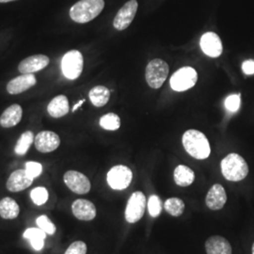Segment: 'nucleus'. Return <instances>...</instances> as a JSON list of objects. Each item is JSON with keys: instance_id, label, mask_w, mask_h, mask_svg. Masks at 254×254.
Instances as JSON below:
<instances>
[{"instance_id": "obj_1", "label": "nucleus", "mask_w": 254, "mask_h": 254, "mask_svg": "<svg viewBox=\"0 0 254 254\" xmlns=\"http://www.w3.org/2000/svg\"><path fill=\"white\" fill-rule=\"evenodd\" d=\"M182 142L187 153L192 157L199 160L208 158L211 153L210 144L207 137L200 131L188 130L183 136Z\"/></svg>"}, {"instance_id": "obj_2", "label": "nucleus", "mask_w": 254, "mask_h": 254, "mask_svg": "<svg viewBox=\"0 0 254 254\" xmlns=\"http://www.w3.org/2000/svg\"><path fill=\"white\" fill-rule=\"evenodd\" d=\"M105 8L104 0H80L70 9V17L79 24H85L96 18Z\"/></svg>"}, {"instance_id": "obj_3", "label": "nucleus", "mask_w": 254, "mask_h": 254, "mask_svg": "<svg viewBox=\"0 0 254 254\" xmlns=\"http://www.w3.org/2000/svg\"><path fill=\"white\" fill-rule=\"evenodd\" d=\"M220 168L222 175L228 181H242L249 173V166L245 159L235 153L228 154L222 159Z\"/></svg>"}, {"instance_id": "obj_4", "label": "nucleus", "mask_w": 254, "mask_h": 254, "mask_svg": "<svg viewBox=\"0 0 254 254\" xmlns=\"http://www.w3.org/2000/svg\"><path fill=\"white\" fill-rule=\"evenodd\" d=\"M169 65L160 59L151 61L145 70L146 81L152 89H159L169 74Z\"/></svg>"}, {"instance_id": "obj_5", "label": "nucleus", "mask_w": 254, "mask_h": 254, "mask_svg": "<svg viewBox=\"0 0 254 254\" xmlns=\"http://www.w3.org/2000/svg\"><path fill=\"white\" fill-rule=\"evenodd\" d=\"M84 60L77 50H71L64 55L62 61V70L64 76L70 80L78 78L83 71Z\"/></svg>"}, {"instance_id": "obj_6", "label": "nucleus", "mask_w": 254, "mask_h": 254, "mask_svg": "<svg viewBox=\"0 0 254 254\" xmlns=\"http://www.w3.org/2000/svg\"><path fill=\"white\" fill-rule=\"evenodd\" d=\"M198 81V73L192 67H183L173 73L171 87L173 91H185L193 88Z\"/></svg>"}, {"instance_id": "obj_7", "label": "nucleus", "mask_w": 254, "mask_h": 254, "mask_svg": "<svg viewBox=\"0 0 254 254\" xmlns=\"http://www.w3.org/2000/svg\"><path fill=\"white\" fill-rule=\"evenodd\" d=\"M133 179L132 171L124 165H118L109 170L107 181L114 190H124L127 189Z\"/></svg>"}, {"instance_id": "obj_8", "label": "nucleus", "mask_w": 254, "mask_h": 254, "mask_svg": "<svg viewBox=\"0 0 254 254\" xmlns=\"http://www.w3.org/2000/svg\"><path fill=\"white\" fill-rule=\"evenodd\" d=\"M146 201L145 195L141 191H136L131 195L125 213L128 223H136L142 218L145 212Z\"/></svg>"}, {"instance_id": "obj_9", "label": "nucleus", "mask_w": 254, "mask_h": 254, "mask_svg": "<svg viewBox=\"0 0 254 254\" xmlns=\"http://www.w3.org/2000/svg\"><path fill=\"white\" fill-rule=\"evenodd\" d=\"M64 180L67 188L75 194L84 195L91 191V184L90 179L85 174L79 172H66L64 173Z\"/></svg>"}, {"instance_id": "obj_10", "label": "nucleus", "mask_w": 254, "mask_h": 254, "mask_svg": "<svg viewBox=\"0 0 254 254\" xmlns=\"http://www.w3.org/2000/svg\"><path fill=\"white\" fill-rule=\"evenodd\" d=\"M137 7L138 3L136 0H129L127 2L119 9L118 13L113 21V27L120 31L127 29L136 16Z\"/></svg>"}, {"instance_id": "obj_11", "label": "nucleus", "mask_w": 254, "mask_h": 254, "mask_svg": "<svg viewBox=\"0 0 254 254\" xmlns=\"http://www.w3.org/2000/svg\"><path fill=\"white\" fill-rule=\"evenodd\" d=\"M34 144L40 153L54 152L61 145V138L52 131H42L34 138Z\"/></svg>"}, {"instance_id": "obj_12", "label": "nucleus", "mask_w": 254, "mask_h": 254, "mask_svg": "<svg viewBox=\"0 0 254 254\" xmlns=\"http://www.w3.org/2000/svg\"><path fill=\"white\" fill-rule=\"evenodd\" d=\"M200 46L202 52L211 58H218L223 51L221 40L215 32L204 33L200 38Z\"/></svg>"}, {"instance_id": "obj_13", "label": "nucleus", "mask_w": 254, "mask_h": 254, "mask_svg": "<svg viewBox=\"0 0 254 254\" xmlns=\"http://www.w3.org/2000/svg\"><path fill=\"white\" fill-rule=\"evenodd\" d=\"M72 212L74 218L82 221H91L96 217L97 211L93 202L85 199H77L72 203Z\"/></svg>"}, {"instance_id": "obj_14", "label": "nucleus", "mask_w": 254, "mask_h": 254, "mask_svg": "<svg viewBox=\"0 0 254 254\" xmlns=\"http://www.w3.org/2000/svg\"><path fill=\"white\" fill-rule=\"evenodd\" d=\"M226 201H227V194L221 185L216 184L210 188L205 198L206 206L210 210L217 211L223 208Z\"/></svg>"}, {"instance_id": "obj_15", "label": "nucleus", "mask_w": 254, "mask_h": 254, "mask_svg": "<svg viewBox=\"0 0 254 254\" xmlns=\"http://www.w3.org/2000/svg\"><path fill=\"white\" fill-rule=\"evenodd\" d=\"M33 180L34 179L27 174L26 170H17L9 175L6 187L10 192H20L29 188Z\"/></svg>"}, {"instance_id": "obj_16", "label": "nucleus", "mask_w": 254, "mask_h": 254, "mask_svg": "<svg viewBox=\"0 0 254 254\" xmlns=\"http://www.w3.org/2000/svg\"><path fill=\"white\" fill-rule=\"evenodd\" d=\"M36 83V77L33 73H22L8 83L7 91L12 95L20 94L35 86Z\"/></svg>"}, {"instance_id": "obj_17", "label": "nucleus", "mask_w": 254, "mask_h": 254, "mask_svg": "<svg viewBox=\"0 0 254 254\" xmlns=\"http://www.w3.org/2000/svg\"><path fill=\"white\" fill-rule=\"evenodd\" d=\"M49 64V58L46 55L30 56L22 61L18 66L21 73H34L45 69Z\"/></svg>"}, {"instance_id": "obj_18", "label": "nucleus", "mask_w": 254, "mask_h": 254, "mask_svg": "<svg viewBox=\"0 0 254 254\" xmlns=\"http://www.w3.org/2000/svg\"><path fill=\"white\" fill-rule=\"evenodd\" d=\"M207 254H232L233 249L226 238L220 236L209 237L205 242Z\"/></svg>"}, {"instance_id": "obj_19", "label": "nucleus", "mask_w": 254, "mask_h": 254, "mask_svg": "<svg viewBox=\"0 0 254 254\" xmlns=\"http://www.w3.org/2000/svg\"><path fill=\"white\" fill-rule=\"evenodd\" d=\"M23 109L21 106L17 104H13L9 106L8 109L2 113L0 117V126L4 128L15 127L22 120Z\"/></svg>"}, {"instance_id": "obj_20", "label": "nucleus", "mask_w": 254, "mask_h": 254, "mask_svg": "<svg viewBox=\"0 0 254 254\" xmlns=\"http://www.w3.org/2000/svg\"><path fill=\"white\" fill-rule=\"evenodd\" d=\"M49 115L53 118H62L69 112V101L65 95H59L52 99L47 107Z\"/></svg>"}, {"instance_id": "obj_21", "label": "nucleus", "mask_w": 254, "mask_h": 254, "mask_svg": "<svg viewBox=\"0 0 254 254\" xmlns=\"http://www.w3.org/2000/svg\"><path fill=\"white\" fill-rule=\"evenodd\" d=\"M173 179L177 186L186 188L190 187L195 180V173L190 167L179 165L173 172Z\"/></svg>"}, {"instance_id": "obj_22", "label": "nucleus", "mask_w": 254, "mask_h": 254, "mask_svg": "<svg viewBox=\"0 0 254 254\" xmlns=\"http://www.w3.org/2000/svg\"><path fill=\"white\" fill-rule=\"evenodd\" d=\"M20 214L18 203L9 198L6 197L0 200V217L3 219H14Z\"/></svg>"}, {"instance_id": "obj_23", "label": "nucleus", "mask_w": 254, "mask_h": 254, "mask_svg": "<svg viewBox=\"0 0 254 254\" xmlns=\"http://www.w3.org/2000/svg\"><path fill=\"white\" fill-rule=\"evenodd\" d=\"M89 97L93 106L102 108L108 104L110 98V91L105 86H96L89 92Z\"/></svg>"}, {"instance_id": "obj_24", "label": "nucleus", "mask_w": 254, "mask_h": 254, "mask_svg": "<svg viewBox=\"0 0 254 254\" xmlns=\"http://www.w3.org/2000/svg\"><path fill=\"white\" fill-rule=\"evenodd\" d=\"M24 237L30 241V244L35 251H41L45 246L46 233L40 228H28L24 233Z\"/></svg>"}, {"instance_id": "obj_25", "label": "nucleus", "mask_w": 254, "mask_h": 254, "mask_svg": "<svg viewBox=\"0 0 254 254\" xmlns=\"http://www.w3.org/2000/svg\"><path fill=\"white\" fill-rule=\"evenodd\" d=\"M164 207L168 214H170L171 216L175 217V218H178L184 214L186 206H185L184 200L179 198L173 197V198H170L165 201Z\"/></svg>"}, {"instance_id": "obj_26", "label": "nucleus", "mask_w": 254, "mask_h": 254, "mask_svg": "<svg viewBox=\"0 0 254 254\" xmlns=\"http://www.w3.org/2000/svg\"><path fill=\"white\" fill-rule=\"evenodd\" d=\"M34 135L31 131H26L19 137L18 141L14 148L15 154L18 155H25L27 154L28 149L34 142Z\"/></svg>"}, {"instance_id": "obj_27", "label": "nucleus", "mask_w": 254, "mask_h": 254, "mask_svg": "<svg viewBox=\"0 0 254 254\" xmlns=\"http://www.w3.org/2000/svg\"><path fill=\"white\" fill-rule=\"evenodd\" d=\"M100 127L105 130L109 131H115L118 130L121 127V119L115 113H108L100 119Z\"/></svg>"}, {"instance_id": "obj_28", "label": "nucleus", "mask_w": 254, "mask_h": 254, "mask_svg": "<svg viewBox=\"0 0 254 254\" xmlns=\"http://www.w3.org/2000/svg\"><path fill=\"white\" fill-rule=\"evenodd\" d=\"M48 197H49L48 191L46 188H43V187L35 188L30 192L31 200L36 205H39V206L45 204L48 200Z\"/></svg>"}, {"instance_id": "obj_29", "label": "nucleus", "mask_w": 254, "mask_h": 254, "mask_svg": "<svg viewBox=\"0 0 254 254\" xmlns=\"http://www.w3.org/2000/svg\"><path fill=\"white\" fill-rule=\"evenodd\" d=\"M147 205H148L149 214L152 217L156 218V217H158L161 214V212H162V202H161V200H160V198L158 196L152 195L149 198Z\"/></svg>"}, {"instance_id": "obj_30", "label": "nucleus", "mask_w": 254, "mask_h": 254, "mask_svg": "<svg viewBox=\"0 0 254 254\" xmlns=\"http://www.w3.org/2000/svg\"><path fill=\"white\" fill-rule=\"evenodd\" d=\"M36 223L39 228L42 229L44 232H46L47 235L53 236L57 231L56 225L46 215H43L37 218Z\"/></svg>"}, {"instance_id": "obj_31", "label": "nucleus", "mask_w": 254, "mask_h": 254, "mask_svg": "<svg viewBox=\"0 0 254 254\" xmlns=\"http://www.w3.org/2000/svg\"><path fill=\"white\" fill-rule=\"evenodd\" d=\"M240 105H241L240 94H231L225 100V108L228 111L232 113L236 112L240 108Z\"/></svg>"}, {"instance_id": "obj_32", "label": "nucleus", "mask_w": 254, "mask_h": 254, "mask_svg": "<svg viewBox=\"0 0 254 254\" xmlns=\"http://www.w3.org/2000/svg\"><path fill=\"white\" fill-rule=\"evenodd\" d=\"M88 248L85 242L83 241H74L68 247L64 254H87Z\"/></svg>"}, {"instance_id": "obj_33", "label": "nucleus", "mask_w": 254, "mask_h": 254, "mask_svg": "<svg viewBox=\"0 0 254 254\" xmlns=\"http://www.w3.org/2000/svg\"><path fill=\"white\" fill-rule=\"evenodd\" d=\"M26 172L31 178H36L38 176L41 175L43 172V166L42 164L34 162V161H29L26 164Z\"/></svg>"}, {"instance_id": "obj_34", "label": "nucleus", "mask_w": 254, "mask_h": 254, "mask_svg": "<svg viewBox=\"0 0 254 254\" xmlns=\"http://www.w3.org/2000/svg\"><path fill=\"white\" fill-rule=\"evenodd\" d=\"M242 70L245 74H254V60H248L242 64Z\"/></svg>"}, {"instance_id": "obj_35", "label": "nucleus", "mask_w": 254, "mask_h": 254, "mask_svg": "<svg viewBox=\"0 0 254 254\" xmlns=\"http://www.w3.org/2000/svg\"><path fill=\"white\" fill-rule=\"evenodd\" d=\"M84 102H85V99H82V100L79 101V102H78V103H77L76 105H74V106H73V109H72V111H73V112H74L75 110H77V109H78V108H79L80 106H82V105L84 104Z\"/></svg>"}, {"instance_id": "obj_36", "label": "nucleus", "mask_w": 254, "mask_h": 254, "mask_svg": "<svg viewBox=\"0 0 254 254\" xmlns=\"http://www.w3.org/2000/svg\"><path fill=\"white\" fill-rule=\"evenodd\" d=\"M11 1H15V0H0V3H8V2H11Z\"/></svg>"}, {"instance_id": "obj_37", "label": "nucleus", "mask_w": 254, "mask_h": 254, "mask_svg": "<svg viewBox=\"0 0 254 254\" xmlns=\"http://www.w3.org/2000/svg\"><path fill=\"white\" fill-rule=\"evenodd\" d=\"M253 254H254V245H253Z\"/></svg>"}]
</instances>
